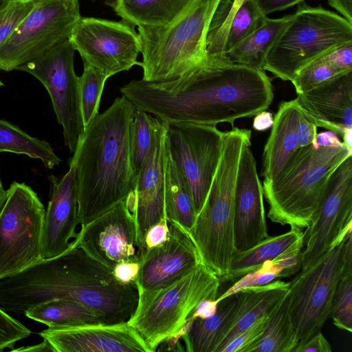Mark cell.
I'll return each mask as SVG.
<instances>
[{"mask_svg":"<svg viewBox=\"0 0 352 352\" xmlns=\"http://www.w3.org/2000/svg\"><path fill=\"white\" fill-rule=\"evenodd\" d=\"M135 107L117 98L85 128L70 163L75 168L78 217L81 226L133 195L137 179L130 158Z\"/></svg>","mask_w":352,"mask_h":352,"instance_id":"cell-3","label":"cell"},{"mask_svg":"<svg viewBox=\"0 0 352 352\" xmlns=\"http://www.w3.org/2000/svg\"><path fill=\"white\" fill-rule=\"evenodd\" d=\"M75 51L67 39L16 69L31 74L47 89L57 120L63 129L65 144L71 153L75 151L85 130L79 76L74 66Z\"/></svg>","mask_w":352,"mask_h":352,"instance_id":"cell-13","label":"cell"},{"mask_svg":"<svg viewBox=\"0 0 352 352\" xmlns=\"http://www.w3.org/2000/svg\"><path fill=\"white\" fill-rule=\"evenodd\" d=\"M133 27L124 21L81 16L69 40L84 65L109 78L140 64L141 41Z\"/></svg>","mask_w":352,"mask_h":352,"instance_id":"cell-14","label":"cell"},{"mask_svg":"<svg viewBox=\"0 0 352 352\" xmlns=\"http://www.w3.org/2000/svg\"><path fill=\"white\" fill-rule=\"evenodd\" d=\"M80 18L78 0H38L0 45V71L16 70L69 39Z\"/></svg>","mask_w":352,"mask_h":352,"instance_id":"cell-10","label":"cell"},{"mask_svg":"<svg viewBox=\"0 0 352 352\" xmlns=\"http://www.w3.org/2000/svg\"><path fill=\"white\" fill-rule=\"evenodd\" d=\"M191 0H114L111 3L122 21L133 26L165 27L175 21Z\"/></svg>","mask_w":352,"mask_h":352,"instance_id":"cell-25","label":"cell"},{"mask_svg":"<svg viewBox=\"0 0 352 352\" xmlns=\"http://www.w3.org/2000/svg\"><path fill=\"white\" fill-rule=\"evenodd\" d=\"M312 145L317 148L318 147H341L344 144L340 141L336 133L329 131L317 133L314 144Z\"/></svg>","mask_w":352,"mask_h":352,"instance_id":"cell-51","label":"cell"},{"mask_svg":"<svg viewBox=\"0 0 352 352\" xmlns=\"http://www.w3.org/2000/svg\"><path fill=\"white\" fill-rule=\"evenodd\" d=\"M163 122L167 152L188 184L197 214L218 166L225 132L212 124Z\"/></svg>","mask_w":352,"mask_h":352,"instance_id":"cell-12","label":"cell"},{"mask_svg":"<svg viewBox=\"0 0 352 352\" xmlns=\"http://www.w3.org/2000/svg\"><path fill=\"white\" fill-rule=\"evenodd\" d=\"M303 235L272 261L280 268V278L288 277L301 269Z\"/></svg>","mask_w":352,"mask_h":352,"instance_id":"cell-43","label":"cell"},{"mask_svg":"<svg viewBox=\"0 0 352 352\" xmlns=\"http://www.w3.org/2000/svg\"><path fill=\"white\" fill-rule=\"evenodd\" d=\"M168 224L166 217L151 226L145 235L144 251L164 243L168 237Z\"/></svg>","mask_w":352,"mask_h":352,"instance_id":"cell-46","label":"cell"},{"mask_svg":"<svg viewBox=\"0 0 352 352\" xmlns=\"http://www.w3.org/2000/svg\"><path fill=\"white\" fill-rule=\"evenodd\" d=\"M54 299L81 303L106 324L127 322L138 300L136 284L119 283L112 271L75 245L41 259L12 276L0 280V307L23 314L30 307Z\"/></svg>","mask_w":352,"mask_h":352,"instance_id":"cell-2","label":"cell"},{"mask_svg":"<svg viewBox=\"0 0 352 352\" xmlns=\"http://www.w3.org/2000/svg\"><path fill=\"white\" fill-rule=\"evenodd\" d=\"M3 82L0 80V87L3 86Z\"/></svg>","mask_w":352,"mask_h":352,"instance_id":"cell-59","label":"cell"},{"mask_svg":"<svg viewBox=\"0 0 352 352\" xmlns=\"http://www.w3.org/2000/svg\"><path fill=\"white\" fill-rule=\"evenodd\" d=\"M266 17L254 0H249L245 3L234 15L229 24L221 60L228 51L258 28Z\"/></svg>","mask_w":352,"mask_h":352,"instance_id":"cell-37","label":"cell"},{"mask_svg":"<svg viewBox=\"0 0 352 352\" xmlns=\"http://www.w3.org/2000/svg\"><path fill=\"white\" fill-rule=\"evenodd\" d=\"M329 4L352 23V0H327Z\"/></svg>","mask_w":352,"mask_h":352,"instance_id":"cell-52","label":"cell"},{"mask_svg":"<svg viewBox=\"0 0 352 352\" xmlns=\"http://www.w3.org/2000/svg\"><path fill=\"white\" fill-rule=\"evenodd\" d=\"M160 122L157 118L135 108L131 126L130 158L136 179L151 149Z\"/></svg>","mask_w":352,"mask_h":352,"instance_id":"cell-34","label":"cell"},{"mask_svg":"<svg viewBox=\"0 0 352 352\" xmlns=\"http://www.w3.org/2000/svg\"><path fill=\"white\" fill-rule=\"evenodd\" d=\"M9 0H0V8H3Z\"/></svg>","mask_w":352,"mask_h":352,"instance_id":"cell-57","label":"cell"},{"mask_svg":"<svg viewBox=\"0 0 352 352\" xmlns=\"http://www.w3.org/2000/svg\"><path fill=\"white\" fill-rule=\"evenodd\" d=\"M8 152L25 155L39 160L47 168L61 162L50 144L32 137L19 126L0 119V153Z\"/></svg>","mask_w":352,"mask_h":352,"instance_id":"cell-32","label":"cell"},{"mask_svg":"<svg viewBox=\"0 0 352 352\" xmlns=\"http://www.w3.org/2000/svg\"><path fill=\"white\" fill-rule=\"evenodd\" d=\"M243 145L234 192V250H248L269 236L265 220L262 184L256 170V160Z\"/></svg>","mask_w":352,"mask_h":352,"instance_id":"cell-18","label":"cell"},{"mask_svg":"<svg viewBox=\"0 0 352 352\" xmlns=\"http://www.w3.org/2000/svg\"><path fill=\"white\" fill-rule=\"evenodd\" d=\"M349 43H352V23L327 9L302 1L269 49L263 70L292 82L301 69Z\"/></svg>","mask_w":352,"mask_h":352,"instance_id":"cell-8","label":"cell"},{"mask_svg":"<svg viewBox=\"0 0 352 352\" xmlns=\"http://www.w3.org/2000/svg\"><path fill=\"white\" fill-rule=\"evenodd\" d=\"M39 335L54 352H151L127 322L47 327Z\"/></svg>","mask_w":352,"mask_h":352,"instance_id":"cell-19","label":"cell"},{"mask_svg":"<svg viewBox=\"0 0 352 352\" xmlns=\"http://www.w3.org/2000/svg\"><path fill=\"white\" fill-rule=\"evenodd\" d=\"M289 289V282L277 280L263 285L245 288L237 293L236 310L222 334L216 352H221L235 337L260 318L270 314Z\"/></svg>","mask_w":352,"mask_h":352,"instance_id":"cell-23","label":"cell"},{"mask_svg":"<svg viewBox=\"0 0 352 352\" xmlns=\"http://www.w3.org/2000/svg\"><path fill=\"white\" fill-rule=\"evenodd\" d=\"M249 0H221L210 22L206 41L207 58L221 59L229 24L238 10Z\"/></svg>","mask_w":352,"mask_h":352,"instance_id":"cell-35","label":"cell"},{"mask_svg":"<svg viewBox=\"0 0 352 352\" xmlns=\"http://www.w3.org/2000/svg\"><path fill=\"white\" fill-rule=\"evenodd\" d=\"M72 242L111 271L121 262L139 261L137 224L129 197L81 226Z\"/></svg>","mask_w":352,"mask_h":352,"instance_id":"cell-16","label":"cell"},{"mask_svg":"<svg viewBox=\"0 0 352 352\" xmlns=\"http://www.w3.org/2000/svg\"><path fill=\"white\" fill-rule=\"evenodd\" d=\"M351 155L344 145L298 148L274 179L263 181L268 218L292 228H307L322 204L332 173Z\"/></svg>","mask_w":352,"mask_h":352,"instance_id":"cell-4","label":"cell"},{"mask_svg":"<svg viewBox=\"0 0 352 352\" xmlns=\"http://www.w3.org/2000/svg\"><path fill=\"white\" fill-rule=\"evenodd\" d=\"M345 263L333 295L330 318L338 328L352 331V234L345 242Z\"/></svg>","mask_w":352,"mask_h":352,"instance_id":"cell-33","label":"cell"},{"mask_svg":"<svg viewBox=\"0 0 352 352\" xmlns=\"http://www.w3.org/2000/svg\"><path fill=\"white\" fill-rule=\"evenodd\" d=\"M346 238L289 282V315L299 341L321 331L330 318L335 290L344 270Z\"/></svg>","mask_w":352,"mask_h":352,"instance_id":"cell-11","label":"cell"},{"mask_svg":"<svg viewBox=\"0 0 352 352\" xmlns=\"http://www.w3.org/2000/svg\"><path fill=\"white\" fill-rule=\"evenodd\" d=\"M133 106L162 122L217 125L252 117L274 98L270 78L260 70L207 58L173 80H133L120 89Z\"/></svg>","mask_w":352,"mask_h":352,"instance_id":"cell-1","label":"cell"},{"mask_svg":"<svg viewBox=\"0 0 352 352\" xmlns=\"http://www.w3.org/2000/svg\"><path fill=\"white\" fill-rule=\"evenodd\" d=\"M218 302L216 299H205L200 302L189 319H206L213 316L217 309ZM188 319V320H189Z\"/></svg>","mask_w":352,"mask_h":352,"instance_id":"cell-50","label":"cell"},{"mask_svg":"<svg viewBox=\"0 0 352 352\" xmlns=\"http://www.w3.org/2000/svg\"><path fill=\"white\" fill-rule=\"evenodd\" d=\"M220 284L219 277L201 263L167 286L151 290L137 286L138 304L127 322L155 352L185 325L200 302L219 296Z\"/></svg>","mask_w":352,"mask_h":352,"instance_id":"cell-7","label":"cell"},{"mask_svg":"<svg viewBox=\"0 0 352 352\" xmlns=\"http://www.w3.org/2000/svg\"><path fill=\"white\" fill-rule=\"evenodd\" d=\"M166 151L165 126L160 121L151 149L138 176L134 192V215L140 255L145 250L144 239L148 229L166 217L164 188Z\"/></svg>","mask_w":352,"mask_h":352,"instance_id":"cell-20","label":"cell"},{"mask_svg":"<svg viewBox=\"0 0 352 352\" xmlns=\"http://www.w3.org/2000/svg\"><path fill=\"white\" fill-rule=\"evenodd\" d=\"M237 294L221 300L215 314L206 319L196 318L190 329L182 336L188 352H216L222 334L233 317Z\"/></svg>","mask_w":352,"mask_h":352,"instance_id":"cell-27","label":"cell"},{"mask_svg":"<svg viewBox=\"0 0 352 352\" xmlns=\"http://www.w3.org/2000/svg\"><path fill=\"white\" fill-rule=\"evenodd\" d=\"M43 341L39 344L23 346L19 349H13L12 351H32V352H45V351H54V350L52 345L46 340L43 339Z\"/></svg>","mask_w":352,"mask_h":352,"instance_id":"cell-54","label":"cell"},{"mask_svg":"<svg viewBox=\"0 0 352 352\" xmlns=\"http://www.w3.org/2000/svg\"><path fill=\"white\" fill-rule=\"evenodd\" d=\"M317 60L329 64L341 72L352 71V43L339 45Z\"/></svg>","mask_w":352,"mask_h":352,"instance_id":"cell-44","label":"cell"},{"mask_svg":"<svg viewBox=\"0 0 352 352\" xmlns=\"http://www.w3.org/2000/svg\"><path fill=\"white\" fill-rule=\"evenodd\" d=\"M295 99L316 126L341 136L352 127V71L338 74L298 94Z\"/></svg>","mask_w":352,"mask_h":352,"instance_id":"cell-22","label":"cell"},{"mask_svg":"<svg viewBox=\"0 0 352 352\" xmlns=\"http://www.w3.org/2000/svg\"><path fill=\"white\" fill-rule=\"evenodd\" d=\"M221 0H191L182 14L165 27H138L141 41L142 79H175L206 58V41Z\"/></svg>","mask_w":352,"mask_h":352,"instance_id":"cell-6","label":"cell"},{"mask_svg":"<svg viewBox=\"0 0 352 352\" xmlns=\"http://www.w3.org/2000/svg\"><path fill=\"white\" fill-rule=\"evenodd\" d=\"M260 10L267 15L298 4L304 0H254Z\"/></svg>","mask_w":352,"mask_h":352,"instance_id":"cell-49","label":"cell"},{"mask_svg":"<svg viewBox=\"0 0 352 352\" xmlns=\"http://www.w3.org/2000/svg\"><path fill=\"white\" fill-rule=\"evenodd\" d=\"M25 316L51 328L106 324L96 312L76 301L54 299L27 309Z\"/></svg>","mask_w":352,"mask_h":352,"instance_id":"cell-29","label":"cell"},{"mask_svg":"<svg viewBox=\"0 0 352 352\" xmlns=\"http://www.w3.org/2000/svg\"><path fill=\"white\" fill-rule=\"evenodd\" d=\"M303 235L298 228L276 236H268L252 248L242 252L234 250L229 272L219 277L220 283L236 280L247 273L260 267L264 261L273 260Z\"/></svg>","mask_w":352,"mask_h":352,"instance_id":"cell-28","label":"cell"},{"mask_svg":"<svg viewBox=\"0 0 352 352\" xmlns=\"http://www.w3.org/2000/svg\"><path fill=\"white\" fill-rule=\"evenodd\" d=\"M298 342L290 318L287 292L272 311L263 333L245 352H293Z\"/></svg>","mask_w":352,"mask_h":352,"instance_id":"cell-31","label":"cell"},{"mask_svg":"<svg viewBox=\"0 0 352 352\" xmlns=\"http://www.w3.org/2000/svg\"><path fill=\"white\" fill-rule=\"evenodd\" d=\"M291 18L292 14L278 19L267 16L258 28L228 51L222 60L263 70L269 49Z\"/></svg>","mask_w":352,"mask_h":352,"instance_id":"cell-26","label":"cell"},{"mask_svg":"<svg viewBox=\"0 0 352 352\" xmlns=\"http://www.w3.org/2000/svg\"><path fill=\"white\" fill-rule=\"evenodd\" d=\"M38 0H9L0 8V45L14 32Z\"/></svg>","mask_w":352,"mask_h":352,"instance_id":"cell-39","label":"cell"},{"mask_svg":"<svg viewBox=\"0 0 352 352\" xmlns=\"http://www.w3.org/2000/svg\"><path fill=\"white\" fill-rule=\"evenodd\" d=\"M254 116L253 128L256 131H265L270 129L273 124L274 118L272 114L269 111L265 110Z\"/></svg>","mask_w":352,"mask_h":352,"instance_id":"cell-53","label":"cell"},{"mask_svg":"<svg viewBox=\"0 0 352 352\" xmlns=\"http://www.w3.org/2000/svg\"><path fill=\"white\" fill-rule=\"evenodd\" d=\"M45 208L34 190L13 182L0 209V280L41 261Z\"/></svg>","mask_w":352,"mask_h":352,"instance_id":"cell-9","label":"cell"},{"mask_svg":"<svg viewBox=\"0 0 352 352\" xmlns=\"http://www.w3.org/2000/svg\"><path fill=\"white\" fill-rule=\"evenodd\" d=\"M271 313L260 318L253 324L235 337L222 349L221 352H245L246 349L263 333L268 324Z\"/></svg>","mask_w":352,"mask_h":352,"instance_id":"cell-42","label":"cell"},{"mask_svg":"<svg viewBox=\"0 0 352 352\" xmlns=\"http://www.w3.org/2000/svg\"><path fill=\"white\" fill-rule=\"evenodd\" d=\"M139 271V261H124L117 264L112 270V273L119 283L130 285L136 284Z\"/></svg>","mask_w":352,"mask_h":352,"instance_id":"cell-47","label":"cell"},{"mask_svg":"<svg viewBox=\"0 0 352 352\" xmlns=\"http://www.w3.org/2000/svg\"><path fill=\"white\" fill-rule=\"evenodd\" d=\"M298 109L296 99L283 102L278 107L263 151L264 181L274 179L299 148L296 132Z\"/></svg>","mask_w":352,"mask_h":352,"instance_id":"cell-24","label":"cell"},{"mask_svg":"<svg viewBox=\"0 0 352 352\" xmlns=\"http://www.w3.org/2000/svg\"><path fill=\"white\" fill-rule=\"evenodd\" d=\"M343 144L352 152V127L348 128L342 135Z\"/></svg>","mask_w":352,"mask_h":352,"instance_id":"cell-55","label":"cell"},{"mask_svg":"<svg viewBox=\"0 0 352 352\" xmlns=\"http://www.w3.org/2000/svg\"><path fill=\"white\" fill-rule=\"evenodd\" d=\"M107 78L109 77L98 69L84 65V71L79 77V94L85 128L98 114L100 98Z\"/></svg>","mask_w":352,"mask_h":352,"instance_id":"cell-36","label":"cell"},{"mask_svg":"<svg viewBox=\"0 0 352 352\" xmlns=\"http://www.w3.org/2000/svg\"><path fill=\"white\" fill-rule=\"evenodd\" d=\"M3 187L2 182L0 179V189H3Z\"/></svg>","mask_w":352,"mask_h":352,"instance_id":"cell-58","label":"cell"},{"mask_svg":"<svg viewBox=\"0 0 352 352\" xmlns=\"http://www.w3.org/2000/svg\"><path fill=\"white\" fill-rule=\"evenodd\" d=\"M167 221V240L146 250L140 256V271L135 283L144 289L167 286L201 263L189 232L174 221Z\"/></svg>","mask_w":352,"mask_h":352,"instance_id":"cell-17","label":"cell"},{"mask_svg":"<svg viewBox=\"0 0 352 352\" xmlns=\"http://www.w3.org/2000/svg\"><path fill=\"white\" fill-rule=\"evenodd\" d=\"M280 272L281 270L276 263L272 260H267L256 270L239 278L223 294L219 296L216 301L219 302L223 298L237 294L245 288L267 284L280 278Z\"/></svg>","mask_w":352,"mask_h":352,"instance_id":"cell-38","label":"cell"},{"mask_svg":"<svg viewBox=\"0 0 352 352\" xmlns=\"http://www.w3.org/2000/svg\"><path fill=\"white\" fill-rule=\"evenodd\" d=\"M330 343L321 331L306 340L299 341L293 352H331Z\"/></svg>","mask_w":352,"mask_h":352,"instance_id":"cell-48","label":"cell"},{"mask_svg":"<svg viewBox=\"0 0 352 352\" xmlns=\"http://www.w3.org/2000/svg\"><path fill=\"white\" fill-rule=\"evenodd\" d=\"M50 199L45 209L41 258L57 256L72 245V239L77 236L79 224L75 168L69 163V170L61 177H49Z\"/></svg>","mask_w":352,"mask_h":352,"instance_id":"cell-21","label":"cell"},{"mask_svg":"<svg viewBox=\"0 0 352 352\" xmlns=\"http://www.w3.org/2000/svg\"><path fill=\"white\" fill-rule=\"evenodd\" d=\"M251 131H226L218 166L204 203L188 231L201 264L218 277L230 270L234 245V192L241 151Z\"/></svg>","mask_w":352,"mask_h":352,"instance_id":"cell-5","label":"cell"},{"mask_svg":"<svg viewBox=\"0 0 352 352\" xmlns=\"http://www.w3.org/2000/svg\"><path fill=\"white\" fill-rule=\"evenodd\" d=\"M342 73L344 72H340L327 63L316 60L301 69L292 82L298 94Z\"/></svg>","mask_w":352,"mask_h":352,"instance_id":"cell-40","label":"cell"},{"mask_svg":"<svg viewBox=\"0 0 352 352\" xmlns=\"http://www.w3.org/2000/svg\"><path fill=\"white\" fill-rule=\"evenodd\" d=\"M7 196V190H5L4 188L0 189V209L1 208L2 206L3 205L6 199Z\"/></svg>","mask_w":352,"mask_h":352,"instance_id":"cell-56","label":"cell"},{"mask_svg":"<svg viewBox=\"0 0 352 352\" xmlns=\"http://www.w3.org/2000/svg\"><path fill=\"white\" fill-rule=\"evenodd\" d=\"M296 132L299 148L314 144L317 135V126L308 118L299 107Z\"/></svg>","mask_w":352,"mask_h":352,"instance_id":"cell-45","label":"cell"},{"mask_svg":"<svg viewBox=\"0 0 352 352\" xmlns=\"http://www.w3.org/2000/svg\"><path fill=\"white\" fill-rule=\"evenodd\" d=\"M164 208L168 221L179 224L188 231L192 227L197 213L190 191L181 170L167 151L165 164Z\"/></svg>","mask_w":352,"mask_h":352,"instance_id":"cell-30","label":"cell"},{"mask_svg":"<svg viewBox=\"0 0 352 352\" xmlns=\"http://www.w3.org/2000/svg\"><path fill=\"white\" fill-rule=\"evenodd\" d=\"M31 331L0 307V351L13 349L15 344L28 338Z\"/></svg>","mask_w":352,"mask_h":352,"instance_id":"cell-41","label":"cell"},{"mask_svg":"<svg viewBox=\"0 0 352 352\" xmlns=\"http://www.w3.org/2000/svg\"><path fill=\"white\" fill-rule=\"evenodd\" d=\"M352 232V155L332 173L322 204L303 232L301 270L314 265Z\"/></svg>","mask_w":352,"mask_h":352,"instance_id":"cell-15","label":"cell"}]
</instances>
